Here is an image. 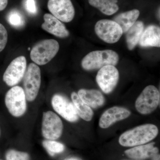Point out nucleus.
<instances>
[{"label": "nucleus", "mask_w": 160, "mask_h": 160, "mask_svg": "<svg viewBox=\"0 0 160 160\" xmlns=\"http://www.w3.org/2000/svg\"><path fill=\"white\" fill-rule=\"evenodd\" d=\"M157 126L146 124L129 129L120 136L119 143L124 147H134L151 142L158 134Z\"/></svg>", "instance_id": "obj_1"}, {"label": "nucleus", "mask_w": 160, "mask_h": 160, "mask_svg": "<svg viewBox=\"0 0 160 160\" xmlns=\"http://www.w3.org/2000/svg\"><path fill=\"white\" fill-rule=\"evenodd\" d=\"M119 60L118 54L113 50H96L86 55L82 60L81 65L85 70L91 71L109 65L116 66Z\"/></svg>", "instance_id": "obj_2"}, {"label": "nucleus", "mask_w": 160, "mask_h": 160, "mask_svg": "<svg viewBox=\"0 0 160 160\" xmlns=\"http://www.w3.org/2000/svg\"><path fill=\"white\" fill-rule=\"evenodd\" d=\"M59 48V44L56 40H42L33 46L30 52V58L37 65H46L56 55Z\"/></svg>", "instance_id": "obj_3"}, {"label": "nucleus", "mask_w": 160, "mask_h": 160, "mask_svg": "<svg viewBox=\"0 0 160 160\" xmlns=\"http://www.w3.org/2000/svg\"><path fill=\"white\" fill-rule=\"evenodd\" d=\"M26 95L21 86L12 87L5 96V104L10 114L16 118L21 117L27 110Z\"/></svg>", "instance_id": "obj_4"}, {"label": "nucleus", "mask_w": 160, "mask_h": 160, "mask_svg": "<svg viewBox=\"0 0 160 160\" xmlns=\"http://www.w3.org/2000/svg\"><path fill=\"white\" fill-rule=\"evenodd\" d=\"M160 98V92L155 86H146L136 101V109L141 114H150L158 108Z\"/></svg>", "instance_id": "obj_5"}, {"label": "nucleus", "mask_w": 160, "mask_h": 160, "mask_svg": "<svg viewBox=\"0 0 160 160\" xmlns=\"http://www.w3.org/2000/svg\"><path fill=\"white\" fill-rule=\"evenodd\" d=\"M23 79L26 100L33 102L37 97L41 87V72L39 66L34 63H30Z\"/></svg>", "instance_id": "obj_6"}, {"label": "nucleus", "mask_w": 160, "mask_h": 160, "mask_svg": "<svg viewBox=\"0 0 160 160\" xmlns=\"http://www.w3.org/2000/svg\"><path fill=\"white\" fill-rule=\"evenodd\" d=\"M95 31L101 40L109 44L117 42L123 33L122 28L117 23L107 19L98 21L95 26Z\"/></svg>", "instance_id": "obj_7"}, {"label": "nucleus", "mask_w": 160, "mask_h": 160, "mask_svg": "<svg viewBox=\"0 0 160 160\" xmlns=\"http://www.w3.org/2000/svg\"><path fill=\"white\" fill-rule=\"evenodd\" d=\"M63 125L62 120L53 112H43L42 132L43 137L46 139L55 140L62 134Z\"/></svg>", "instance_id": "obj_8"}, {"label": "nucleus", "mask_w": 160, "mask_h": 160, "mask_svg": "<svg viewBox=\"0 0 160 160\" xmlns=\"http://www.w3.org/2000/svg\"><path fill=\"white\" fill-rule=\"evenodd\" d=\"M27 69L26 58L18 57L12 61L3 75V79L7 86H17L24 78Z\"/></svg>", "instance_id": "obj_9"}, {"label": "nucleus", "mask_w": 160, "mask_h": 160, "mask_svg": "<svg viewBox=\"0 0 160 160\" xmlns=\"http://www.w3.org/2000/svg\"><path fill=\"white\" fill-rule=\"evenodd\" d=\"M119 79V73L115 66H104L98 72L96 82L102 91L109 94L114 90Z\"/></svg>", "instance_id": "obj_10"}, {"label": "nucleus", "mask_w": 160, "mask_h": 160, "mask_svg": "<svg viewBox=\"0 0 160 160\" xmlns=\"http://www.w3.org/2000/svg\"><path fill=\"white\" fill-rule=\"evenodd\" d=\"M52 108L57 113L70 122H76L79 119L73 103L63 95L55 94L51 99Z\"/></svg>", "instance_id": "obj_11"}, {"label": "nucleus", "mask_w": 160, "mask_h": 160, "mask_svg": "<svg viewBox=\"0 0 160 160\" xmlns=\"http://www.w3.org/2000/svg\"><path fill=\"white\" fill-rule=\"evenodd\" d=\"M48 9L60 21L68 23L74 18L75 9L71 0H49Z\"/></svg>", "instance_id": "obj_12"}, {"label": "nucleus", "mask_w": 160, "mask_h": 160, "mask_svg": "<svg viewBox=\"0 0 160 160\" xmlns=\"http://www.w3.org/2000/svg\"><path fill=\"white\" fill-rule=\"evenodd\" d=\"M131 112L124 107L114 106L106 110L101 116L99 126L102 129H107L116 122L129 117Z\"/></svg>", "instance_id": "obj_13"}, {"label": "nucleus", "mask_w": 160, "mask_h": 160, "mask_svg": "<svg viewBox=\"0 0 160 160\" xmlns=\"http://www.w3.org/2000/svg\"><path fill=\"white\" fill-rule=\"evenodd\" d=\"M43 18L44 22L42 25L43 30L61 38H65L69 36V31L66 26L52 15L46 13Z\"/></svg>", "instance_id": "obj_14"}, {"label": "nucleus", "mask_w": 160, "mask_h": 160, "mask_svg": "<svg viewBox=\"0 0 160 160\" xmlns=\"http://www.w3.org/2000/svg\"><path fill=\"white\" fill-rule=\"evenodd\" d=\"M154 145V143H151L134 146L126 150L125 153L128 157L133 159L143 160L153 158L158 152V149Z\"/></svg>", "instance_id": "obj_15"}, {"label": "nucleus", "mask_w": 160, "mask_h": 160, "mask_svg": "<svg viewBox=\"0 0 160 160\" xmlns=\"http://www.w3.org/2000/svg\"><path fill=\"white\" fill-rule=\"evenodd\" d=\"M78 95L80 99L90 108L98 109L105 102V98L101 92L96 89H80Z\"/></svg>", "instance_id": "obj_16"}, {"label": "nucleus", "mask_w": 160, "mask_h": 160, "mask_svg": "<svg viewBox=\"0 0 160 160\" xmlns=\"http://www.w3.org/2000/svg\"><path fill=\"white\" fill-rule=\"evenodd\" d=\"M138 43L142 47H160V27L154 25L148 26L143 31Z\"/></svg>", "instance_id": "obj_17"}, {"label": "nucleus", "mask_w": 160, "mask_h": 160, "mask_svg": "<svg viewBox=\"0 0 160 160\" xmlns=\"http://www.w3.org/2000/svg\"><path fill=\"white\" fill-rule=\"evenodd\" d=\"M139 15L140 11L138 9H132L118 15L114 18V21L119 25L125 33L134 25Z\"/></svg>", "instance_id": "obj_18"}, {"label": "nucleus", "mask_w": 160, "mask_h": 160, "mask_svg": "<svg viewBox=\"0 0 160 160\" xmlns=\"http://www.w3.org/2000/svg\"><path fill=\"white\" fill-rule=\"evenodd\" d=\"M71 98L78 116L86 122L91 121L93 116V112L91 108L80 99L76 92H72Z\"/></svg>", "instance_id": "obj_19"}, {"label": "nucleus", "mask_w": 160, "mask_h": 160, "mask_svg": "<svg viewBox=\"0 0 160 160\" xmlns=\"http://www.w3.org/2000/svg\"><path fill=\"white\" fill-rule=\"evenodd\" d=\"M144 29V25L143 22L138 21L127 32L126 44L129 50H132L139 43Z\"/></svg>", "instance_id": "obj_20"}, {"label": "nucleus", "mask_w": 160, "mask_h": 160, "mask_svg": "<svg viewBox=\"0 0 160 160\" xmlns=\"http://www.w3.org/2000/svg\"><path fill=\"white\" fill-rule=\"evenodd\" d=\"M118 2V0H89L91 6L106 15H112L117 12L119 10Z\"/></svg>", "instance_id": "obj_21"}, {"label": "nucleus", "mask_w": 160, "mask_h": 160, "mask_svg": "<svg viewBox=\"0 0 160 160\" xmlns=\"http://www.w3.org/2000/svg\"><path fill=\"white\" fill-rule=\"evenodd\" d=\"M8 23L15 29H20L26 25V20L22 12L17 9L9 12L6 16Z\"/></svg>", "instance_id": "obj_22"}, {"label": "nucleus", "mask_w": 160, "mask_h": 160, "mask_svg": "<svg viewBox=\"0 0 160 160\" xmlns=\"http://www.w3.org/2000/svg\"><path fill=\"white\" fill-rule=\"evenodd\" d=\"M43 145L51 156L61 153L65 149V146L62 144L56 142L54 140H45L43 142Z\"/></svg>", "instance_id": "obj_23"}, {"label": "nucleus", "mask_w": 160, "mask_h": 160, "mask_svg": "<svg viewBox=\"0 0 160 160\" xmlns=\"http://www.w3.org/2000/svg\"><path fill=\"white\" fill-rule=\"evenodd\" d=\"M6 160H29V155L28 153L17 150H9L6 153Z\"/></svg>", "instance_id": "obj_24"}, {"label": "nucleus", "mask_w": 160, "mask_h": 160, "mask_svg": "<svg viewBox=\"0 0 160 160\" xmlns=\"http://www.w3.org/2000/svg\"><path fill=\"white\" fill-rule=\"evenodd\" d=\"M23 6L29 14L35 15L37 13L38 7L36 0H24Z\"/></svg>", "instance_id": "obj_25"}, {"label": "nucleus", "mask_w": 160, "mask_h": 160, "mask_svg": "<svg viewBox=\"0 0 160 160\" xmlns=\"http://www.w3.org/2000/svg\"><path fill=\"white\" fill-rule=\"evenodd\" d=\"M8 41V32L5 26L0 23V52L5 49Z\"/></svg>", "instance_id": "obj_26"}, {"label": "nucleus", "mask_w": 160, "mask_h": 160, "mask_svg": "<svg viewBox=\"0 0 160 160\" xmlns=\"http://www.w3.org/2000/svg\"><path fill=\"white\" fill-rule=\"evenodd\" d=\"M8 3V0H0V11L6 9Z\"/></svg>", "instance_id": "obj_27"}, {"label": "nucleus", "mask_w": 160, "mask_h": 160, "mask_svg": "<svg viewBox=\"0 0 160 160\" xmlns=\"http://www.w3.org/2000/svg\"><path fill=\"white\" fill-rule=\"evenodd\" d=\"M152 160H160V155L157 154L153 157Z\"/></svg>", "instance_id": "obj_28"}, {"label": "nucleus", "mask_w": 160, "mask_h": 160, "mask_svg": "<svg viewBox=\"0 0 160 160\" xmlns=\"http://www.w3.org/2000/svg\"></svg>", "instance_id": "obj_29"}]
</instances>
